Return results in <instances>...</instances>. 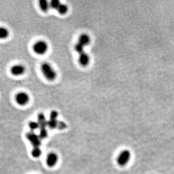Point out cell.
Wrapping results in <instances>:
<instances>
[{
  "mask_svg": "<svg viewBox=\"0 0 174 174\" xmlns=\"http://www.w3.org/2000/svg\"><path fill=\"white\" fill-rule=\"evenodd\" d=\"M131 157V154L128 150H124L119 154L117 157V163L120 166H124L129 162Z\"/></svg>",
  "mask_w": 174,
  "mask_h": 174,
  "instance_id": "3",
  "label": "cell"
},
{
  "mask_svg": "<svg viewBox=\"0 0 174 174\" xmlns=\"http://www.w3.org/2000/svg\"><path fill=\"white\" fill-rule=\"evenodd\" d=\"M48 46L46 42L40 40L35 42L33 46L34 52L38 55H44L47 52Z\"/></svg>",
  "mask_w": 174,
  "mask_h": 174,
  "instance_id": "2",
  "label": "cell"
},
{
  "mask_svg": "<svg viewBox=\"0 0 174 174\" xmlns=\"http://www.w3.org/2000/svg\"><path fill=\"white\" fill-rule=\"evenodd\" d=\"M41 150L38 147H34L32 151V155L33 156L34 158L39 157L41 155Z\"/></svg>",
  "mask_w": 174,
  "mask_h": 174,
  "instance_id": "12",
  "label": "cell"
},
{
  "mask_svg": "<svg viewBox=\"0 0 174 174\" xmlns=\"http://www.w3.org/2000/svg\"><path fill=\"white\" fill-rule=\"evenodd\" d=\"M39 7L43 12H47L50 8V2L46 0H41L39 1Z\"/></svg>",
  "mask_w": 174,
  "mask_h": 174,
  "instance_id": "9",
  "label": "cell"
},
{
  "mask_svg": "<svg viewBox=\"0 0 174 174\" xmlns=\"http://www.w3.org/2000/svg\"><path fill=\"white\" fill-rule=\"evenodd\" d=\"M30 128L33 130L37 129L39 127V124L35 122H31L29 124Z\"/></svg>",
  "mask_w": 174,
  "mask_h": 174,
  "instance_id": "15",
  "label": "cell"
},
{
  "mask_svg": "<svg viewBox=\"0 0 174 174\" xmlns=\"http://www.w3.org/2000/svg\"><path fill=\"white\" fill-rule=\"evenodd\" d=\"M41 70L44 76L48 81H54L56 78L57 74L56 71L48 62H44L42 64Z\"/></svg>",
  "mask_w": 174,
  "mask_h": 174,
  "instance_id": "1",
  "label": "cell"
},
{
  "mask_svg": "<svg viewBox=\"0 0 174 174\" xmlns=\"http://www.w3.org/2000/svg\"><path fill=\"white\" fill-rule=\"evenodd\" d=\"M15 100L18 105L24 106L29 102L30 96L25 92H20L16 96Z\"/></svg>",
  "mask_w": 174,
  "mask_h": 174,
  "instance_id": "4",
  "label": "cell"
},
{
  "mask_svg": "<svg viewBox=\"0 0 174 174\" xmlns=\"http://www.w3.org/2000/svg\"><path fill=\"white\" fill-rule=\"evenodd\" d=\"M59 158L56 153L51 152L49 153L46 159V163L50 167H54L58 162Z\"/></svg>",
  "mask_w": 174,
  "mask_h": 174,
  "instance_id": "6",
  "label": "cell"
},
{
  "mask_svg": "<svg viewBox=\"0 0 174 174\" xmlns=\"http://www.w3.org/2000/svg\"><path fill=\"white\" fill-rule=\"evenodd\" d=\"M60 14L64 15L66 14L68 11V7L65 4L61 3L57 9L56 10Z\"/></svg>",
  "mask_w": 174,
  "mask_h": 174,
  "instance_id": "10",
  "label": "cell"
},
{
  "mask_svg": "<svg viewBox=\"0 0 174 174\" xmlns=\"http://www.w3.org/2000/svg\"><path fill=\"white\" fill-rule=\"evenodd\" d=\"M78 42L85 47L86 46H88L91 43V38L88 34L83 33L79 37Z\"/></svg>",
  "mask_w": 174,
  "mask_h": 174,
  "instance_id": "8",
  "label": "cell"
},
{
  "mask_svg": "<svg viewBox=\"0 0 174 174\" xmlns=\"http://www.w3.org/2000/svg\"><path fill=\"white\" fill-rule=\"evenodd\" d=\"M9 32L5 27H0V39H5L9 37Z\"/></svg>",
  "mask_w": 174,
  "mask_h": 174,
  "instance_id": "11",
  "label": "cell"
},
{
  "mask_svg": "<svg viewBox=\"0 0 174 174\" xmlns=\"http://www.w3.org/2000/svg\"><path fill=\"white\" fill-rule=\"evenodd\" d=\"M60 1H58V0H53L50 2V8L54 9L57 10L59 7V5H60Z\"/></svg>",
  "mask_w": 174,
  "mask_h": 174,
  "instance_id": "14",
  "label": "cell"
},
{
  "mask_svg": "<svg viewBox=\"0 0 174 174\" xmlns=\"http://www.w3.org/2000/svg\"><path fill=\"white\" fill-rule=\"evenodd\" d=\"M26 71L25 66L22 64H16L11 67L10 69L11 74L15 76H20L24 74Z\"/></svg>",
  "mask_w": 174,
  "mask_h": 174,
  "instance_id": "5",
  "label": "cell"
},
{
  "mask_svg": "<svg viewBox=\"0 0 174 174\" xmlns=\"http://www.w3.org/2000/svg\"><path fill=\"white\" fill-rule=\"evenodd\" d=\"M84 48H85V47L81 45V44H80V43H79L78 42H77V44H75V50L79 54H81V53L85 52L84 51Z\"/></svg>",
  "mask_w": 174,
  "mask_h": 174,
  "instance_id": "13",
  "label": "cell"
},
{
  "mask_svg": "<svg viewBox=\"0 0 174 174\" xmlns=\"http://www.w3.org/2000/svg\"><path fill=\"white\" fill-rule=\"evenodd\" d=\"M78 62L82 66L86 67L88 66L90 62L89 55L85 52L79 54Z\"/></svg>",
  "mask_w": 174,
  "mask_h": 174,
  "instance_id": "7",
  "label": "cell"
}]
</instances>
